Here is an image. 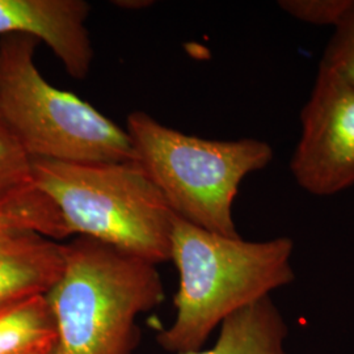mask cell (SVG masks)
I'll return each instance as SVG.
<instances>
[{
    "label": "cell",
    "mask_w": 354,
    "mask_h": 354,
    "mask_svg": "<svg viewBox=\"0 0 354 354\" xmlns=\"http://www.w3.org/2000/svg\"><path fill=\"white\" fill-rule=\"evenodd\" d=\"M84 0H0V38L24 35L45 42L75 80L86 79L93 46Z\"/></svg>",
    "instance_id": "7"
},
{
    "label": "cell",
    "mask_w": 354,
    "mask_h": 354,
    "mask_svg": "<svg viewBox=\"0 0 354 354\" xmlns=\"http://www.w3.org/2000/svg\"><path fill=\"white\" fill-rule=\"evenodd\" d=\"M64 272L45 294L55 354H131L137 317L165 301L156 266L88 236L64 244Z\"/></svg>",
    "instance_id": "2"
},
{
    "label": "cell",
    "mask_w": 354,
    "mask_h": 354,
    "mask_svg": "<svg viewBox=\"0 0 354 354\" xmlns=\"http://www.w3.org/2000/svg\"><path fill=\"white\" fill-rule=\"evenodd\" d=\"M127 133L136 162L177 216L214 234L241 236L232 205L241 181L270 165L269 143L203 140L165 127L143 111L127 115Z\"/></svg>",
    "instance_id": "4"
},
{
    "label": "cell",
    "mask_w": 354,
    "mask_h": 354,
    "mask_svg": "<svg viewBox=\"0 0 354 354\" xmlns=\"http://www.w3.org/2000/svg\"><path fill=\"white\" fill-rule=\"evenodd\" d=\"M353 0H281L279 8L307 24L335 26L342 21Z\"/></svg>",
    "instance_id": "14"
},
{
    "label": "cell",
    "mask_w": 354,
    "mask_h": 354,
    "mask_svg": "<svg viewBox=\"0 0 354 354\" xmlns=\"http://www.w3.org/2000/svg\"><path fill=\"white\" fill-rule=\"evenodd\" d=\"M6 230H29L53 241L68 236L58 209L41 190L26 201L0 209V231Z\"/></svg>",
    "instance_id": "12"
},
{
    "label": "cell",
    "mask_w": 354,
    "mask_h": 354,
    "mask_svg": "<svg viewBox=\"0 0 354 354\" xmlns=\"http://www.w3.org/2000/svg\"><path fill=\"white\" fill-rule=\"evenodd\" d=\"M294 241L228 238L174 215L171 260L180 283L176 319L158 335L165 351L198 352L216 326L243 307L291 283Z\"/></svg>",
    "instance_id": "1"
},
{
    "label": "cell",
    "mask_w": 354,
    "mask_h": 354,
    "mask_svg": "<svg viewBox=\"0 0 354 354\" xmlns=\"http://www.w3.org/2000/svg\"><path fill=\"white\" fill-rule=\"evenodd\" d=\"M32 174L68 236H88L155 266L171 260L175 213L137 162L32 159Z\"/></svg>",
    "instance_id": "3"
},
{
    "label": "cell",
    "mask_w": 354,
    "mask_h": 354,
    "mask_svg": "<svg viewBox=\"0 0 354 354\" xmlns=\"http://www.w3.org/2000/svg\"><path fill=\"white\" fill-rule=\"evenodd\" d=\"M301 138L290 160L297 184L319 197L354 185V86L320 67L301 112Z\"/></svg>",
    "instance_id": "6"
},
{
    "label": "cell",
    "mask_w": 354,
    "mask_h": 354,
    "mask_svg": "<svg viewBox=\"0 0 354 354\" xmlns=\"http://www.w3.org/2000/svg\"><path fill=\"white\" fill-rule=\"evenodd\" d=\"M288 323L269 295L226 317L212 349L184 354H288Z\"/></svg>",
    "instance_id": "9"
},
{
    "label": "cell",
    "mask_w": 354,
    "mask_h": 354,
    "mask_svg": "<svg viewBox=\"0 0 354 354\" xmlns=\"http://www.w3.org/2000/svg\"><path fill=\"white\" fill-rule=\"evenodd\" d=\"M58 337L45 295L0 306V354H26Z\"/></svg>",
    "instance_id": "10"
},
{
    "label": "cell",
    "mask_w": 354,
    "mask_h": 354,
    "mask_svg": "<svg viewBox=\"0 0 354 354\" xmlns=\"http://www.w3.org/2000/svg\"><path fill=\"white\" fill-rule=\"evenodd\" d=\"M55 345H57V340L46 342L26 354H55Z\"/></svg>",
    "instance_id": "16"
},
{
    "label": "cell",
    "mask_w": 354,
    "mask_h": 354,
    "mask_svg": "<svg viewBox=\"0 0 354 354\" xmlns=\"http://www.w3.org/2000/svg\"><path fill=\"white\" fill-rule=\"evenodd\" d=\"M37 192L32 158L0 114V209L26 201Z\"/></svg>",
    "instance_id": "11"
},
{
    "label": "cell",
    "mask_w": 354,
    "mask_h": 354,
    "mask_svg": "<svg viewBox=\"0 0 354 354\" xmlns=\"http://www.w3.org/2000/svg\"><path fill=\"white\" fill-rule=\"evenodd\" d=\"M320 67L335 71L354 86V0L323 53Z\"/></svg>",
    "instance_id": "13"
},
{
    "label": "cell",
    "mask_w": 354,
    "mask_h": 354,
    "mask_svg": "<svg viewBox=\"0 0 354 354\" xmlns=\"http://www.w3.org/2000/svg\"><path fill=\"white\" fill-rule=\"evenodd\" d=\"M114 4H117V7L121 8H127V10H138V8H143V7H150L152 1H143V0H138V1H114Z\"/></svg>",
    "instance_id": "15"
},
{
    "label": "cell",
    "mask_w": 354,
    "mask_h": 354,
    "mask_svg": "<svg viewBox=\"0 0 354 354\" xmlns=\"http://www.w3.org/2000/svg\"><path fill=\"white\" fill-rule=\"evenodd\" d=\"M64 266V244L29 230L0 231V306L45 295Z\"/></svg>",
    "instance_id": "8"
},
{
    "label": "cell",
    "mask_w": 354,
    "mask_h": 354,
    "mask_svg": "<svg viewBox=\"0 0 354 354\" xmlns=\"http://www.w3.org/2000/svg\"><path fill=\"white\" fill-rule=\"evenodd\" d=\"M38 39L0 38V114L32 159L136 162L127 130L74 93L57 88L35 64Z\"/></svg>",
    "instance_id": "5"
}]
</instances>
